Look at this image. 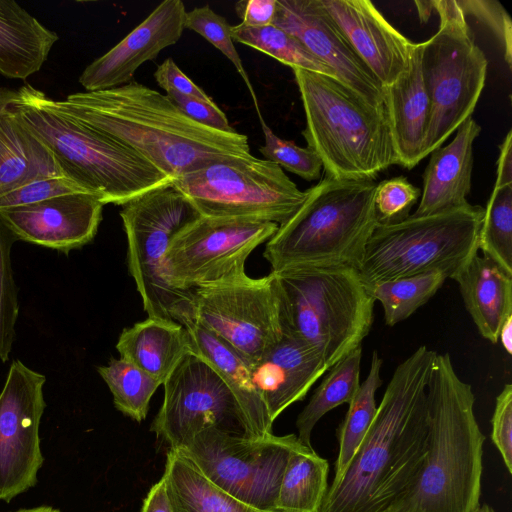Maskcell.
I'll list each match as a JSON object with an SVG mask.
<instances>
[{
	"label": "cell",
	"mask_w": 512,
	"mask_h": 512,
	"mask_svg": "<svg viewBox=\"0 0 512 512\" xmlns=\"http://www.w3.org/2000/svg\"><path fill=\"white\" fill-rule=\"evenodd\" d=\"M436 355L420 346L396 367L370 428L319 512H385L411 486L427 452V384Z\"/></svg>",
	"instance_id": "obj_1"
},
{
	"label": "cell",
	"mask_w": 512,
	"mask_h": 512,
	"mask_svg": "<svg viewBox=\"0 0 512 512\" xmlns=\"http://www.w3.org/2000/svg\"><path fill=\"white\" fill-rule=\"evenodd\" d=\"M54 103L76 120L132 148L173 180L220 158L250 154L246 135L200 125L166 95L135 81L73 93Z\"/></svg>",
	"instance_id": "obj_2"
},
{
	"label": "cell",
	"mask_w": 512,
	"mask_h": 512,
	"mask_svg": "<svg viewBox=\"0 0 512 512\" xmlns=\"http://www.w3.org/2000/svg\"><path fill=\"white\" fill-rule=\"evenodd\" d=\"M474 404L450 355L437 354L427 384V452L411 486L385 512H474L480 505L485 436Z\"/></svg>",
	"instance_id": "obj_3"
},
{
	"label": "cell",
	"mask_w": 512,
	"mask_h": 512,
	"mask_svg": "<svg viewBox=\"0 0 512 512\" xmlns=\"http://www.w3.org/2000/svg\"><path fill=\"white\" fill-rule=\"evenodd\" d=\"M13 103L55 157L63 175L105 204L123 205L173 179L132 148L76 120L26 84Z\"/></svg>",
	"instance_id": "obj_4"
},
{
	"label": "cell",
	"mask_w": 512,
	"mask_h": 512,
	"mask_svg": "<svg viewBox=\"0 0 512 512\" xmlns=\"http://www.w3.org/2000/svg\"><path fill=\"white\" fill-rule=\"evenodd\" d=\"M375 180L329 176L306 190L295 214L267 241L263 253L271 272L296 267L358 269L379 224Z\"/></svg>",
	"instance_id": "obj_5"
},
{
	"label": "cell",
	"mask_w": 512,
	"mask_h": 512,
	"mask_svg": "<svg viewBox=\"0 0 512 512\" xmlns=\"http://www.w3.org/2000/svg\"><path fill=\"white\" fill-rule=\"evenodd\" d=\"M292 70L306 118L302 135L320 158L325 176L375 180L398 164L385 106H372L331 76Z\"/></svg>",
	"instance_id": "obj_6"
},
{
	"label": "cell",
	"mask_w": 512,
	"mask_h": 512,
	"mask_svg": "<svg viewBox=\"0 0 512 512\" xmlns=\"http://www.w3.org/2000/svg\"><path fill=\"white\" fill-rule=\"evenodd\" d=\"M273 273L284 332L317 350L329 369L361 346L373 324L375 300L356 269L296 267Z\"/></svg>",
	"instance_id": "obj_7"
},
{
	"label": "cell",
	"mask_w": 512,
	"mask_h": 512,
	"mask_svg": "<svg viewBox=\"0 0 512 512\" xmlns=\"http://www.w3.org/2000/svg\"><path fill=\"white\" fill-rule=\"evenodd\" d=\"M484 208L467 203L443 212L378 224L357 269L363 285L428 272L454 279L478 253Z\"/></svg>",
	"instance_id": "obj_8"
},
{
	"label": "cell",
	"mask_w": 512,
	"mask_h": 512,
	"mask_svg": "<svg viewBox=\"0 0 512 512\" xmlns=\"http://www.w3.org/2000/svg\"><path fill=\"white\" fill-rule=\"evenodd\" d=\"M436 33L421 43V70L430 101L424 158L469 117L483 91L488 61L457 0H433Z\"/></svg>",
	"instance_id": "obj_9"
},
{
	"label": "cell",
	"mask_w": 512,
	"mask_h": 512,
	"mask_svg": "<svg viewBox=\"0 0 512 512\" xmlns=\"http://www.w3.org/2000/svg\"><path fill=\"white\" fill-rule=\"evenodd\" d=\"M120 217L127 237L128 269L148 317L173 320L184 327L194 322L192 291L168 285L163 260L173 238L200 213L171 185L126 202Z\"/></svg>",
	"instance_id": "obj_10"
},
{
	"label": "cell",
	"mask_w": 512,
	"mask_h": 512,
	"mask_svg": "<svg viewBox=\"0 0 512 512\" xmlns=\"http://www.w3.org/2000/svg\"><path fill=\"white\" fill-rule=\"evenodd\" d=\"M203 217L249 219L281 225L306 198L277 164L251 153L227 156L174 179Z\"/></svg>",
	"instance_id": "obj_11"
},
{
	"label": "cell",
	"mask_w": 512,
	"mask_h": 512,
	"mask_svg": "<svg viewBox=\"0 0 512 512\" xmlns=\"http://www.w3.org/2000/svg\"><path fill=\"white\" fill-rule=\"evenodd\" d=\"M299 444L294 434L247 437L208 429L175 451L239 501L260 511L278 512L282 476L290 453Z\"/></svg>",
	"instance_id": "obj_12"
},
{
	"label": "cell",
	"mask_w": 512,
	"mask_h": 512,
	"mask_svg": "<svg viewBox=\"0 0 512 512\" xmlns=\"http://www.w3.org/2000/svg\"><path fill=\"white\" fill-rule=\"evenodd\" d=\"M278 226L269 221L201 216L171 241L163 260L164 279L184 292L240 279L247 275L249 255Z\"/></svg>",
	"instance_id": "obj_13"
},
{
	"label": "cell",
	"mask_w": 512,
	"mask_h": 512,
	"mask_svg": "<svg viewBox=\"0 0 512 512\" xmlns=\"http://www.w3.org/2000/svg\"><path fill=\"white\" fill-rule=\"evenodd\" d=\"M195 321L252 366L282 337L280 301L273 272L248 275L192 291Z\"/></svg>",
	"instance_id": "obj_14"
},
{
	"label": "cell",
	"mask_w": 512,
	"mask_h": 512,
	"mask_svg": "<svg viewBox=\"0 0 512 512\" xmlns=\"http://www.w3.org/2000/svg\"><path fill=\"white\" fill-rule=\"evenodd\" d=\"M163 385V402L150 430L171 450L183 448L208 429L248 437L246 419L236 397L197 353L186 355Z\"/></svg>",
	"instance_id": "obj_15"
},
{
	"label": "cell",
	"mask_w": 512,
	"mask_h": 512,
	"mask_svg": "<svg viewBox=\"0 0 512 512\" xmlns=\"http://www.w3.org/2000/svg\"><path fill=\"white\" fill-rule=\"evenodd\" d=\"M45 376L14 360L0 393V500L35 486L43 463L39 427Z\"/></svg>",
	"instance_id": "obj_16"
},
{
	"label": "cell",
	"mask_w": 512,
	"mask_h": 512,
	"mask_svg": "<svg viewBox=\"0 0 512 512\" xmlns=\"http://www.w3.org/2000/svg\"><path fill=\"white\" fill-rule=\"evenodd\" d=\"M273 25L296 37L336 78L375 107L384 90L355 53L320 0H277Z\"/></svg>",
	"instance_id": "obj_17"
},
{
	"label": "cell",
	"mask_w": 512,
	"mask_h": 512,
	"mask_svg": "<svg viewBox=\"0 0 512 512\" xmlns=\"http://www.w3.org/2000/svg\"><path fill=\"white\" fill-rule=\"evenodd\" d=\"M103 207L98 196L74 192L3 209L0 215L18 240L68 253L95 237Z\"/></svg>",
	"instance_id": "obj_18"
},
{
	"label": "cell",
	"mask_w": 512,
	"mask_h": 512,
	"mask_svg": "<svg viewBox=\"0 0 512 512\" xmlns=\"http://www.w3.org/2000/svg\"><path fill=\"white\" fill-rule=\"evenodd\" d=\"M186 9L181 0L161 2L137 27L82 72L87 92L106 90L132 81L136 70L155 59L182 36Z\"/></svg>",
	"instance_id": "obj_19"
},
{
	"label": "cell",
	"mask_w": 512,
	"mask_h": 512,
	"mask_svg": "<svg viewBox=\"0 0 512 512\" xmlns=\"http://www.w3.org/2000/svg\"><path fill=\"white\" fill-rule=\"evenodd\" d=\"M355 53L384 88L406 70L414 43L368 0H320Z\"/></svg>",
	"instance_id": "obj_20"
},
{
	"label": "cell",
	"mask_w": 512,
	"mask_h": 512,
	"mask_svg": "<svg viewBox=\"0 0 512 512\" xmlns=\"http://www.w3.org/2000/svg\"><path fill=\"white\" fill-rule=\"evenodd\" d=\"M328 370L317 350L284 331L281 339L251 366L254 385L272 422L290 405L303 400Z\"/></svg>",
	"instance_id": "obj_21"
},
{
	"label": "cell",
	"mask_w": 512,
	"mask_h": 512,
	"mask_svg": "<svg viewBox=\"0 0 512 512\" xmlns=\"http://www.w3.org/2000/svg\"><path fill=\"white\" fill-rule=\"evenodd\" d=\"M481 132L469 116L457 129L450 143L431 153L423 173V189L414 216H425L458 208L469 203L473 172V145Z\"/></svg>",
	"instance_id": "obj_22"
},
{
	"label": "cell",
	"mask_w": 512,
	"mask_h": 512,
	"mask_svg": "<svg viewBox=\"0 0 512 512\" xmlns=\"http://www.w3.org/2000/svg\"><path fill=\"white\" fill-rule=\"evenodd\" d=\"M384 97L398 165L412 169L424 158L430 115V101L421 70V43H414L406 70L384 88Z\"/></svg>",
	"instance_id": "obj_23"
},
{
	"label": "cell",
	"mask_w": 512,
	"mask_h": 512,
	"mask_svg": "<svg viewBox=\"0 0 512 512\" xmlns=\"http://www.w3.org/2000/svg\"><path fill=\"white\" fill-rule=\"evenodd\" d=\"M120 358L163 385L180 362L194 352L191 336L181 324L148 317L125 328L117 341Z\"/></svg>",
	"instance_id": "obj_24"
},
{
	"label": "cell",
	"mask_w": 512,
	"mask_h": 512,
	"mask_svg": "<svg viewBox=\"0 0 512 512\" xmlns=\"http://www.w3.org/2000/svg\"><path fill=\"white\" fill-rule=\"evenodd\" d=\"M453 280L479 333L497 343L503 323L512 316V275L490 258L476 254Z\"/></svg>",
	"instance_id": "obj_25"
},
{
	"label": "cell",
	"mask_w": 512,
	"mask_h": 512,
	"mask_svg": "<svg viewBox=\"0 0 512 512\" xmlns=\"http://www.w3.org/2000/svg\"><path fill=\"white\" fill-rule=\"evenodd\" d=\"M13 103L0 111V196L39 179L64 176Z\"/></svg>",
	"instance_id": "obj_26"
},
{
	"label": "cell",
	"mask_w": 512,
	"mask_h": 512,
	"mask_svg": "<svg viewBox=\"0 0 512 512\" xmlns=\"http://www.w3.org/2000/svg\"><path fill=\"white\" fill-rule=\"evenodd\" d=\"M185 328L191 336L194 352L209 363L239 402L246 419L248 437L271 434L273 422L254 385L247 361L196 321Z\"/></svg>",
	"instance_id": "obj_27"
},
{
	"label": "cell",
	"mask_w": 512,
	"mask_h": 512,
	"mask_svg": "<svg viewBox=\"0 0 512 512\" xmlns=\"http://www.w3.org/2000/svg\"><path fill=\"white\" fill-rule=\"evenodd\" d=\"M57 40L18 3L0 0V74L27 79L41 69Z\"/></svg>",
	"instance_id": "obj_28"
},
{
	"label": "cell",
	"mask_w": 512,
	"mask_h": 512,
	"mask_svg": "<svg viewBox=\"0 0 512 512\" xmlns=\"http://www.w3.org/2000/svg\"><path fill=\"white\" fill-rule=\"evenodd\" d=\"M162 477L173 512H264L231 496L178 451L167 453Z\"/></svg>",
	"instance_id": "obj_29"
},
{
	"label": "cell",
	"mask_w": 512,
	"mask_h": 512,
	"mask_svg": "<svg viewBox=\"0 0 512 512\" xmlns=\"http://www.w3.org/2000/svg\"><path fill=\"white\" fill-rule=\"evenodd\" d=\"M328 461L299 444L289 455L276 503L278 512H319L328 490Z\"/></svg>",
	"instance_id": "obj_30"
},
{
	"label": "cell",
	"mask_w": 512,
	"mask_h": 512,
	"mask_svg": "<svg viewBox=\"0 0 512 512\" xmlns=\"http://www.w3.org/2000/svg\"><path fill=\"white\" fill-rule=\"evenodd\" d=\"M361 359L362 348L359 346L328 370L297 417V438L301 444L312 448L310 440L316 423L327 412L341 404H349L353 399L360 385Z\"/></svg>",
	"instance_id": "obj_31"
},
{
	"label": "cell",
	"mask_w": 512,
	"mask_h": 512,
	"mask_svg": "<svg viewBox=\"0 0 512 512\" xmlns=\"http://www.w3.org/2000/svg\"><path fill=\"white\" fill-rule=\"evenodd\" d=\"M382 362L378 352L374 350L368 375L360 383L355 396L349 403L346 416L339 426V453L335 462V475L330 486L340 481L375 418L377 412L375 394L382 385L380 377Z\"/></svg>",
	"instance_id": "obj_32"
},
{
	"label": "cell",
	"mask_w": 512,
	"mask_h": 512,
	"mask_svg": "<svg viewBox=\"0 0 512 512\" xmlns=\"http://www.w3.org/2000/svg\"><path fill=\"white\" fill-rule=\"evenodd\" d=\"M446 279L444 274L434 271L364 287L375 301L380 302L386 325L394 326L427 303Z\"/></svg>",
	"instance_id": "obj_33"
},
{
	"label": "cell",
	"mask_w": 512,
	"mask_h": 512,
	"mask_svg": "<svg viewBox=\"0 0 512 512\" xmlns=\"http://www.w3.org/2000/svg\"><path fill=\"white\" fill-rule=\"evenodd\" d=\"M231 36L234 41L263 52L292 69L300 68L336 78L334 71L296 37L274 25L248 27L239 23L231 26Z\"/></svg>",
	"instance_id": "obj_34"
},
{
	"label": "cell",
	"mask_w": 512,
	"mask_h": 512,
	"mask_svg": "<svg viewBox=\"0 0 512 512\" xmlns=\"http://www.w3.org/2000/svg\"><path fill=\"white\" fill-rule=\"evenodd\" d=\"M97 370L113 395L115 407L135 421H143L160 383L121 358H111L107 365L99 366Z\"/></svg>",
	"instance_id": "obj_35"
},
{
	"label": "cell",
	"mask_w": 512,
	"mask_h": 512,
	"mask_svg": "<svg viewBox=\"0 0 512 512\" xmlns=\"http://www.w3.org/2000/svg\"><path fill=\"white\" fill-rule=\"evenodd\" d=\"M479 250L512 275V183L494 185L484 208Z\"/></svg>",
	"instance_id": "obj_36"
},
{
	"label": "cell",
	"mask_w": 512,
	"mask_h": 512,
	"mask_svg": "<svg viewBox=\"0 0 512 512\" xmlns=\"http://www.w3.org/2000/svg\"><path fill=\"white\" fill-rule=\"evenodd\" d=\"M17 240L0 215V359L3 362L9 359L19 309L11 266V248Z\"/></svg>",
	"instance_id": "obj_37"
},
{
	"label": "cell",
	"mask_w": 512,
	"mask_h": 512,
	"mask_svg": "<svg viewBox=\"0 0 512 512\" xmlns=\"http://www.w3.org/2000/svg\"><path fill=\"white\" fill-rule=\"evenodd\" d=\"M184 28L201 35L231 61L247 85L255 108L260 113L255 92L234 45V40L231 36V26L227 20L215 13L208 5H205L186 11Z\"/></svg>",
	"instance_id": "obj_38"
},
{
	"label": "cell",
	"mask_w": 512,
	"mask_h": 512,
	"mask_svg": "<svg viewBox=\"0 0 512 512\" xmlns=\"http://www.w3.org/2000/svg\"><path fill=\"white\" fill-rule=\"evenodd\" d=\"M258 115L264 134V145L259 148V151L265 160L277 164L304 180L320 179L323 166L316 153L308 147H300L293 141L280 138L265 123L262 115L260 113Z\"/></svg>",
	"instance_id": "obj_39"
},
{
	"label": "cell",
	"mask_w": 512,
	"mask_h": 512,
	"mask_svg": "<svg viewBox=\"0 0 512 512\" xmlns=\"http://www.w3.org/2000/svg\"><path fill=\"white\" fill-rule=\"evenodd\" d=\"M421 196V190L403 176L377 184L375 207L379 224H392L406 219Z\"/></svg>",
	"instance_id": "obj_40"
},
{
	"label": "cell",
	"mask_w": 512,
	"mask_h": 512,
	"mask_svg": "<svg viewBox=\"0 0 512 512\" xmlns=\"http://www.w3.org/2000/svg\"><path fill=\"white\" fill-rule=\"evenodd\" d=\"M458 5L468 15L487 26L503 49L504 59L511 69L512 63V23L506 9L495 0H457Z\"/></svg>",
	"instance_id": "obj_41"
},
{
	"label": "cell",
	"mask_w": 512,
	"mask_h": 512,
	"mask_svg": "<svg viewBox=\"0 0 512 512\" xmlns=\"http://www.w3.org/2000/svg\"><path fill=\"white\" fill-rule=\"evenodd\" d=\"M74 192L86 191L65 176L39 179L0 196V210L33 204Z\"/></svg>",
	"instance_id": "obj_42"
},
{
	"label": "cell",
	"mask_w": 512,
	"mask_h": 512,
	"mask_svg": "<svg viewBox=\"0 0 512 512\" xmlns=\"http://www.w3.org/2000/svg\"><path fill=\"white\" fill-rule=\"evenodd\" d=\"M491 439L507 471L512 473V385L507 383L496 398L491 419Z\"/></svg>",
	"instance_id": "obj_43"
},
{
	"label": "cell",
	"mask_w": 512,
	"mask_h": 512,
	"mask_svg": "<svg viewBox=\"0 0 512 512\" xmlns=\"http://www.w3.org/2000/svg\"><path fill=\"white\" fill-rule=\"evenodd\" d=\"M169 100L188 118L205 127L227 133L236 132L224 112L214 103L173 91L166 92Z\"/></svg>",
	"instance_id": "obj_44"
},
{
	"label": "cell",
	"mask_w": 512,
	"mask_h": 512,
	"mask_svg": "<svg viewBox=\"0 0 512 512\" xmlns=\"http://www.w3.org/2000/svg\"><path fill=\"white\" fill-rule=\"evenodd\" d=\"M154 78L166 92L173 91L207 102H214L207 93L183 73L172 58H167L158 65L154 72Z\"/></svg>",
	"instance_id": "obj_45"
},
{
	"label": "cell",
	"mask_w": 512,
	"mask_h": 512,
	"mask_svg": "<svg viewBox=\"0 0 512 512\" xmlns=\"http://www.w3.org/2000/svg\"><path fill=\"white\" fill-rule=\"evenodd\" d=\"M277 0H242L235 4L241 24L248 27L273 25Z\"/></svg>",
	"instance_id": "obj_46"
},
{
	"label": "cell",
	"mask_w": 512,
	"mask_h": 512,
	"mask_svg": "<svg viewBox=\"0 0 512 512\" xmlns=\"http://www.w3.org/2000/svg\"><path fill=\"white\" fill-rule=\"evenodd\" d=\"M141 512H173L163 477L149 490Z\"/></svg>",
	"instance_id": "obj_47"
},
{
	"label": "cell",
	"mask_w": 512,
	"mask_h": 512,
	"mask_svg": "<svg viewBox=\"0 0 512 512\" xmlns=\"http://www.w3.org/2000/svg\"><path fill=\"white\" fill-rule=\"evenodd\" d=\"M512 183V131L509 130L500 145L497 161L496 185Z\"/></svg>",
	"instance_id": "obj_48"
},
{
	"label": "cell",
	"mask_w": 512,
	"mask_h": 512,
	"mask_svg": "<svg viewBox=\"0 0 512 512\" xmlns=\"http://www.w3.org/2000/svg\"><path fill=\"white\" fill-rule=\"evenodd\" d=\"M509 355L512 354V316L508 317L503 323L498 336V341Z\"/></svg>",
	"instance_id": "obj_49"
},
{
	"label": "cell",
	"mask_w": 512,
	"mask_h": 512,
	"mask_svg": "<svg viewBox=\"0 0 512 512\" xmlns=\"http://www.w3.org/2000/svg\"><path fill=\"white\" fill-rule=\"evenodd\" d=\"M414 3L417 6L420 20L426 22L434 10L432 1H415Z\"/></svg>",
	"instance_id": "obj_50"
},
{
	"label": "cell",
	"mask_w": 512,
	"mask_h": 512,
	"mask_svg": "<svg viewBox=\"0 0 512 512\" xmlns=\"http://www.w3.org/2000/svg\"><path fill=\"white\" fill-rule=\"evenodd\" d=\"M17 91L0 88V111L17 100Z\"/></svg>",
	"instance_id": "obj_51"
},
{
	"label": "cell",
	"mask_w": 512,
	"mask_h": 512,
	"mask_svg": "<svg viewBox=\"0 0 512 512\" xmlns=\"http://www.w3.org/2000/svg\"><path fill=\"white\" fill-rule=\"evenodd\" d=\"M15 512H61L58 509L49 507V506H41V507H35V508H29V509H20Z\"/></svg>",
	"instance_id": "obj_52"
},
{
	"label": "cell",
	"mask_w": 512,
	"mask_h": 512,
	"mask_svg": "<svg viewBox=\"0 0 512 512\" xmlns=\"http://www.w3.org/2000/svg\"><path fill=\"white\" fill-rule=\"evenodd\" d=\"M474 512H495L488 504L479 505Z\"/></svg>",
	"instance_id": "obj_53"
}]
</instances>
